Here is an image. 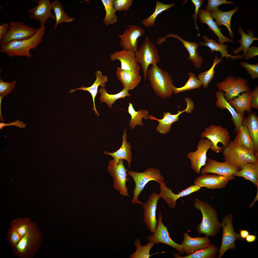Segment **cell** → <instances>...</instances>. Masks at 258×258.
<instances>
[{
  "label": "cell",
  "mask_w": 258,
  "mask_h": 258,
  "mask_svg": "<svg viewBox=\"0 0 258 258\" xmlns=\"http://www.w3.org/2000/svg\"><path fill=\"white\" fill-rule=\"evenodd\" d=\"M3 97L0 96V121L3 122L5 120L4 119L2 116L1 110V104L2 98Z\"/></svg>",
  "instance_id": "6125c7cd"
},
{
  "label": "cell",
  "mask_w": 258,
  "mask_h": 258,
  "mask_svg": "<svg viewBox=\"0 0 258 258\" xmlns=\"http://www.w3.org/2000/svg\"><path fill=\"white\" fill-rule=\"evenodd\" d=\"M223 159L240 170L250 162H258V157L243 147L231 140L227 147L222 151Z\"/></svg>",
  "instance_id": "277c9868"
},
{
  "label": "cell",
  "mask_w": 258,
  "mask_h": 258,
  "mask_svg": "<svg viewBox=\"0 0 258 258\" xmlns=\"http://www.w3.org/2000/svg\"><path fill=\"white\" fill-rule=\"evenodd\" d=\"M100 96L99 99L101 103L105 102L108 105L109 108H112V104H114L115 101L120 98H124L127 96H131L128 91L124 88L118 93L115 94H108L104 88L101 87L98 90Z\"/></svg>",
  "instance_id": "74e56055"
},
{
  "label": "cell",
  "mask_w": 258,
  "mask_h": 258,
  "mask_svg": "<svg viewBox=\"0 0 258 258\" xmlns=\"http://www.w3.org/2000/svg\"><path fill=\"white\" fill-rule=\"evenodd\" d=\"M106 11V15L103 21L106 26L117 22V16L113 6V0H101Z\"/></svg>",
  "instance_id": "ee69618b"
},
{
  "label": "cell",
  "mask_w": 258,
  "mask_h": 258,
  "mask_svg": "<svg viewBox=\"0 0 258 258\" xmlns=\"http://www.w3.org/2000/svg\"><path fill=\"white\" fill-rule=\"evenodd\" d=\"M229 180L224 177L215 174H202L194 181V184L201 188L208 189H220L225 188Z\"/></svg>",
  "instance_id": "7402d4cb"
},
{
  "label": "cell",
  "mask_w": 258,
  "mask_h": 258,
  "mask_svg": "<svg viewBox=\"0 0 258 258\" xmlns=\"http://www.w3.org/2000/svg\"><path fill=\"white\" fill-rule=\"evenodd\" d=\"M110 58L113 61L119 60L121 69L140 75V67L136 61L135 53L134 52L123 49L113 53L110 55Z\"/></svg>",
  "instance_id": "ffe728a7"
},
{
  "label": "cell",
  "mask_w": 258,
  "mask_h": 258,
  "mask_svg": "<svg viewBox=\"0 0 258 258\" xmlns=\"http://www.w3.org/2000/svg\"><path fill=\"white\" fill-rule=\"evenodd\" d=\"M194 207L201 212L202 219L200 223L198 224L196 228L197 233L209 236H215L221 227V224L218 221L216 210L207 201H203L195 198Z\"/></svg>",
  "instance_id": "6da1fadb"
},
{
  "label": "cell",
  "mask_w": 258,
  "mask_h": 258,
  "mask_svg": "<svg viewBox=\"0 0 258 258\" xmlns=\"http://www.w3.org/2000/svg\"><path fill=\"white\" fill-rule=\"evenodd\" d=\"M202 38L204 42H200L199 43V45L200 46H204L208 47L210 49L211 53L214 51L220 52L221 54V59L225 57L228 59L230 58L233 60H234L237 59H242V55H233L229 54L227 49V44H219L213 39H209L206 36H203Z\"/></svg>",
  "instance_id": "1f68e13d"
},
{
  "label": "cell",
  "mask_w": 258,
  "mask_h": 258,
  "mask_svg": "<svg viewBox=\"0 0 258 258\" xmlns=\"http://www.w3.org/2000/svg\"><path fill=\"white\" fill-rule=\"evenodd\" d=\"M236 135L233 141L255 154L254 146L246 126L242 125L238 129Z\"/></svg>",
  "instance_id": "e575fe53"
},
{
  "label": "cell",
  "mask_w": 258,
  "mask_h": 258,
  "mask_svg": "<svg viewBox=\"0 0 258 258\" xmlns=\"http://www.w3.org/2000/svg\"><path fill=\"white\" fill-rule=\"evenodd\" d=\"M239 9L238 7L237 6L233 10L227 12H223L220 9L210 12L213 18L215 19V22L218 26L224 25L227 27L229 32V36L232 39L234 35L230 27L231 20L232 15Z\"/></svg>",
  "instance_id": "836d02e7"
},
{
  "label": "cell",
  "mask_w": 258,
  "mask_h": 258,
  "mask_svg": "<svg viewBox=\"0 0 258 258\" xmlns=\"http://www.w3.org/2000/svg\"><path fill=\"white\" fill-rule=\"evenodd\" d=\"M240 64L244 67L253 79L258 78V64H251L246 62H242Z\"/></svg>",
  "instance_id": "f907efd6"
},
{
  "label": "cell",
  "mask_w": 258,
  "mask_h": 258,
  "mask_svg": "<svg viewBox=\"0 0 258 258\" xmlns=\"http://www.w3.org/2000/svg\"><path fill=\"white\" fill-rule=\"evenodd\" d=\"M37 29L18 22H11L8 32L0 41L2 47L8 43L14 40H21L29 38L36 33Z\"/></svg>",
  "instance_id": "7c38bea8"
},
{
  "label": "cell",
  "mask_w": 258,
  "mask_h": 258,
  "mask_svg": "<svg viewBox=\"0 0 258 258\" xmlns=\"http://www.w3.org/2000/svg\"><path fill=\"white\" fill-rule=\"evenodd\" d=\"M185 100L187 103L186 108L182 111L179 110L176 114H172L168 112H164L162 119H157L152 115L149 116L148 118L156 120L158 122L159 124L156 128V131L161 134H167L170 130L172 124L179 121V116L181 114L185 112L188 113L192 112L194 107V102L189 98H187Z\"/></svg>",
  "instance_id": "2e32d148"
},
{
  "label": "cell",
  "mask_w": 258,
  "mask_h": 258,
  "mask_svg": "<svg viewBox=\"0 0 258 258\" xmlns=\"http://www.w3.org/2000/svg\"><path fill=\"white\" fill-rule=\"evenodd\" d=\"M140 239L137 238L134 241V244L136 247L135 251L130 255V258H149L152 255L150 254V252L152 248L155 245L153 242H149L144 246L141 244Z\"/></svg>",
  "instance_id": "b9f144b4"
},
{
  "label": "cell",
  "mask_w": 258,
  "mask_h": 258,
  "mask_svg": "<svg viewBox=\"0 0 258 258\" xmlns=\"http://www.w3.org/2000/svg\"><path fill=\"white\" fill-rule=\"evenodd\" d=\"M224 93L223 91L220 90L216 92V106L217 107L221 109H226L230 113L235 127V132H236L239 127L242 125V122L245 117L244 114L237 113L235 109L225 99Z\"/></svg>",
  "instance_id": "cb8c5ba5"
},
{
  "label": "cell",
  "mask_w": 258,
  "mask_h": 258,
  "mask_svg": "<svg viewBox=\"0 0 258 258\" xmlns=\"http://www.w3.org/2000/svg\"><path fill=\"white\" fill-rule=\"evenodd\" d=\"M128 112L131 116V119L129 121V125L132 129L135 128L137 125L143 126L144 124L142 121L143 118L147 120L148 118V111L145 109H139L136 111L134 109L132 104L130 102L128 107Z\"/></svg>",
  "instance_id": "f35d334b"
},
{
  "label": "cell",
  "mask_w": 258,
  "mask_h": 258,
  "mask_svg": "<svg viewBox=\"0 0 258 258\" xmlns=\"http://www.w3.org/2000/svg\"><path fill=\"white\" fill-rule=\"evenodd\" d=\"M159 183L160 189L159 194V197L163 199L169 207L171 209L175 207L177 204L176 202L179 198L199 191L201 188L194 184L189 186L178 194H175L172 192L170 188L167 186L164 181H162Z\"/></svg>",
  "instance_id": "ac0fdd59"
},
{
  "label": "cell",
  "mask_w": 258,
  "mask_h": 258,
  "mask_svg": "<svg viewBox=\"0 0 258 258\" xmlns=\"http://www.w3.org/2000/svg\"><path fill=\"white\" fill-rule=\"evenodd\" d=\"M9 240L13 247H15L21 238L17 230L14 227L11 226L8 234Z\"/></svg>",
  "instance_id": "816d5d0a"
},
{
  "label": "cell",
  "mask_w": 258,
  "mask_h": 258,
  "mask_svg": "<svg viewBox=\"0 0 258 258\" xmlns=\"http://www.w3.org/2000/svg\"><path fill=\"white\" fill-rule=\"evenodd\" d=\"M36 2L38 5L27 11L30 19L38 20L40 22L41 27L44 26L48 19L50 18L55 19V16L52 13V3L49 0H33Z\"/></svg>",
  "instance_id": "44dd1931"
},
{
  "label": "cell",
  "mask_w": 258,
  "mask_h": 258,
  "mask_svg": "<svg viewBox=\"0 0 258 258\" xmlns=\"http://www.w3.org/2000/svg\"><path fill=\"white\" fill-rule=\"evenodd\" d=\"M145 32L144 30L140 25H129L122 35H118L121 39L119 42L123 49L132 51L136 52L138 50V39Z\"/></svg>",
  "instance_id": "e0dca14e"
},
{
  "label": "cell",
  "mask_w": 258,
  "mask_h": 258,
  "mask_svg": "<svg viewBox=\"0 0 258 258\" xmlns=\"http://www.w3.org/2000/svg\"><path fill=\"white\" fill-rule=\"evenodd\" d=\"M242 125L247 127L253 142L255 154L258 157V117L254 112H251L244 117Z\"/></svg>",
  "instance_id": "4dcf8cb0"
},
{
  "label": "cell",
  "mask_w": 258,
  "mask_h": 258,
  "mask_svg": "<svg viewBox=\"0 0 258 258\" xmlns=\"http://www.w3.org/2000/svg\"><path fill=\"white\" fill-rule=\"evenodd\" d=\"M252 98L251 102V108L258 109V87L256 86L252 91Z\"/></svg>",
  "instance_id": "f5cc1de1"
},
{
  "label": "cell",
  "mask_w": 258,
  "mask_h": 258,
  "mask_svg": "<svg viewBox=\"0 0 258 258\" xmlns=\"http://www.w3.org/2000/svg\"><path fill=\"white\" fill-rule=\"evenodd\" d=\"M257 238L256 236L254 235H249L246 238V240L249 243H251L254 242Z\"/></svg>",
  "instance_id": "91938a15"
},
{
  "label": "cell",
  "mask_w": 258,
  "mask_h": 258,
  "mask_svg": "<svg viewBox=\"0 0 258 258\" xmlns=\"http://www.w3.org/2000/svg\"><path fill=\"white\" fill-rule=\"evenodd\" d=\"M217 88L225 93L224 96L228 102L241 93L250 90L247 80L241 77L229 75L224 81L216 83Z\"/></svg>",
  "instance_id": "9c48e42d"
},
{
  "label": "cell",
  "mask_w": 258,
  "mask_h": 258,
  "mask_svg": "<svg viewBox=\"0 0 258 258\" xmlns=\"http://www.w3.org/2000/svg\"><path fill=\"white\" fill-rule=\"evenodd\" d=\"M51 3L52 9L54 10L56 20L54 29L61 23L71 22L75 20V18L70 17L66 14L64 11L63 5L59 1L55 0Z\"/></svg>",
  "instance_id": "60d3db41"
},
{
  "label": "cell",
  "mask_w": 258,
  "mask_h": 258,
  "mask_svg": "<svg viewBox=\"0 0 258 258\" xmlns=\"http://www.w3.org/2000/svg\"><path fill=\"white\" fill-rule=\"evenodd\" d=\"M240 170L237 167L226 161L220 162L209 159L204 167L201 169V174L210 173L221 175L229 181L236 178L234 174Z\"/></svg>",
  "instance_id": "9a60e30c"
},
{
  "label": "cell",
  "mask_w": 258,
  "mask_h": 258,
  "mask_svg": "<svg viewBox=\"0 0 258 258\" xmlns=\"http://www.w3.org/2000/svg\"><path fill=\"white\" fill-rule=\"evenodd\" d=\"M213 145L212 142L207 138L200 139L198 142L197 150L188 153L187 158L189 159L192 168L198 174L201 172L202 167L204 166L207 161V152Z\"/></svg>",
  "instance_id": "5bb4252c"
},
{
  "label": "cell",
  "mask_w": 258,
  "mask_h": 258,
  "mask_svg": "<svg viewBox=\"0 0 258 258\" xmlns=\"http://www.w3.org/2000/svg\"><path fill=\"white\" fill-rule=\"evenodd\" d=\"M168 37L177 38L181 41L188 52L189 56L188 58V60L191 61L196 68L198 69L201 68L203 62V58L197 50L199 46L198 43L196 42L187 41L181 38L177 34H169L163 38L165 39Z\"/></svg>",
  "instance_id": "83f0119b"
},
{
  "label": "cell",
  "mask_w": 258,
  "mask_h": 258,
  "mask_svg": "<svg viewBox=\"0 0 258 258\" xmlns=\"http://www.w3.org/2000/svg\"><path fill=\"white\" fill-rule=\"evenodd\" d=\"M124 159H120L119 163L116 164L113 160L109 161L107 170L113 178V187L119 192L121 195L129 197L126 182L129 179L127 178L126 172L128 169L125 168L123 164Z\"/></svg>",
  "instance_id": "8fae6325"
},
{
  "label": "cell",
  "mask_w": 258,
  "mask_h": 258,
  "mask_svg": "<svg viewBox=\"0 0 258 258\" xmlns=\"http://www.w3.org/2000/svg\"><path fill=\"white\" fill-rule=\"evenodd\" d=\"M162 218L161 213L159 212L156 228L152 235L147 237L148 240L155 244L160 243L165 244L176 249L180 254H184V252L182 246L174 241L170 237L167 228L162 222Z\"/></svg>",
  "instance_id": "4fadbf2b"
},
{
  "label": "cell",
  "mask_w": 258,
  "mask_h": 258,
  "mask_svg": "<svg viewBox=\"0 0 258 258\" xmlns=\"http://www.w3.org/2000/svg\"><path fill=\"white\" fill-rule=\"evenodd\" d=\"M191 1L195 5V8L194 10L195 13L192 16L196 22V20L198 17V12L199 8L203 4L204 0H192Z\"/></svg>",
  "instance_id": "9f6ffc18"
},
{
  "label": "cell",
  "mask_w": 258,
  "mask_h": 258,
  "mask_svg": "<svg viewBox=\"0 0 258 258\" xmlns=\"http://www.w3.org/2000/svg\"><path fill=\"white\" fill-rule=\"evenodd\" d=\"M147 75L153 91L158 96L165 98L172 95L175 87L168 72L157 64H153L148 70Z\"/></svg>",
  "instance_id": "3957f363"
},
{
  "label": "cell",
  "mask_w": 258,
  "mask_h": 258,
  "mask_svg": "<svg viewBox=\"0 0 258 258\" xmlns=\"http://www.w3.org/2000/svg\"><path fill=\"white\" fill-rule=\"evenodd\" d=\"M33 223L29 219H17L12 221L11 226L16 228L21 238L25 235Z\"/></svg>",
  "instance_id": "bcb514c9"
},
{
  "label": "cell",
  "mask_w": 258,
  "mask_h": 258,
  "mask_svg": "<svg viewBox=\"0 0 258 258\" xmlns=\"http://www.w3.org/2000/svg\"><path fill=\"white\" fill-rule=\"evenodd\" d=\"M9 26L7 23H3L0 26V41L3 36L8 32L9 29Z\"/></svg>",
  "instance_id": "6f0895ef"
},
{
  "label": "cell",
  "mask_w": 258,
  "mask_h": 258,
  "mask_svg": "<svg viewBox=\"0 0 258 258\" xmlns=\"http://www.w3.org/2000/svg\"><path fill=\"white\" fill-rule=\"evenodd\" d=\"M11 125L15 126L21 128H24L26 126V124L24 122L20 121L19 119H17L15 121L9 123H5L3 122L0 123V129L1 130L4 127Z\"/></svg>",
  "instance_id": "11a10c76"
},
{
  "label": "cell",
  "mask_w": 258,
  "mask_h": 258,
  "mask_svg": "<svg viewBox=\"0 0 258 258\" xmlns=\"http://www.w3.org/2000/svg\"><path fill=\"white\" fill-rule=\"evenodd\" d=\"M16 81L6 82L0 79V96L3 97L6 96L11 93L14 88Z\"/></svg>",
  "instance_id": "7dc6e473"
},
{
  "label": "cell",
  "mask_w": 258,
  "mask_h": 258,
  "mask_svg": "<svg viewBox=\"0 0 258 258\" xmlns=\"http://www.w3.org/2000/svg\"><path fill=\"white\" fill-rule=\"evenodd\" d=\"M183 240L180 245L184 249L186 255H190L196 251L209 247L211 241L208 236H198L193 237L190 236L187 232L183 233Z\"/></svg>",
  "instance_id": "603a6c76"
},
{
  "label": "cell",
  "mask_w": 258,
  "mask_h": 258,
  "mask_svg": "<svg viewBox=\"0 0 258 258\" xmlns=\"http://www.w3.org/2000/svg\"><path fill=\"white\" fill-rule=\"evenodd\" d=\"M201 137L210 140L213 143L210 150L217 153L225 149L231 141V137L227 129L219 125L209 126L201 133Z\"/></svg>",
  "instance_id": "ba28073f"
},
{
  "label": "cell",
  "mask_w": 258,
  "mask_h": 258,
  "mask_svg": "<svg viewBox=\"0 0 258 258\" xmlns=\"http://www.w3.org/2000/svg\"><path fill=\"white\" fill-rule=\"evenodd\" d=\"M189 79L185 85L182 87H175L173 92L175 94L195 89H199L202 85L200 81L196 77L194 74L192 72L188 73Z\"/></svg>",
  "instance_id": "f6af8a7d"
},
{
  "label": "cell",
  "mask_w": 258,
  "mask_h": 258,
  "mask_svg": "<svg viewBox=\"0 0 258 258\" xmlns=\"http://www.w3.org/2000/svg\"><path fill=\"white\" fill-rule=\"evenodd\" d=\"M218 251V247L211 244L208 247L196 251L189 255L182 256L179 253H174L173 255L176 258H215Z\"/></svg>",
  "instance_id": "8d00e7d4"
},
{
  "label": "cell",
  "mask_w": 258,
  "mask_h": 258,
  "mask_svg": "<svg viewBox=\"0 0 258 258\" xmlns=\"http://www.w3.org/2000/svg\"><path fill=\"white\" fill-rule=\"evenodd\" d=\"M136 62L140 64L143 72L144 80L147 78V71L150 64H157L161 61L158 51L155 44L150 40L147 35L145 36L144 41L135 53Z\"/></svg>",
  "instance_id": "5b68a950"
},
{
  "label": "cell",
  "mask_w": 258,
  "mask_h": 258,
  "mask_svg": "<svg viewBox=\"0 0 258 258\" xmlns=\"http://www.w3.org/2000/svg\"><path fill=\"white\" fill-rule=\"evenodd\" d=\"M128 175L133 178L135 186L133 191V197L131 203H138L142 206L143 203L138 199V197L145 187L149 181H154L158 183L163 181V178L160 170L153 168H147L142 172H138L128 170Z\"/></svg>",
  "instance_id": "8992f818"
},
{
  "label": "cell",
  "mask_w": 258,
  "mask_h": 258,
  "mask_svg": "<svg viewBox=\"0 0 258 258\" xmlns=\"http://www.w3.org/2000/svg\"><path fill=\"white\" fill-rule=\"evenodd\" d=\"M45 28V26L38 28L35 34L29 38L14 40L8 43L1 47L0 52L6 54L10 57L14 56L31 57L30 50L36 48L42 42Z\"/></svg>",
  "instance_id": "7a4b0ae2"
},
{
  "label": "cell",
  "mask_w": 258,
  "mask_h": 258,
  "mask_svg": "<svg viewBox=\"0 0 258 258\" xmlns=\"http://www.w3.org/2000/svg\"><path fill=\"white\" fill-rule=\"evenodd\" d=\"M225 4H234L232 2L225 0H209L207 5L205 7V10L210 12L215 11L218 10L219 6Z\"/></svg>",
  "instance_id": "681fc988"
},
{
  "label": "cell",
  "mask_w": 258,
  "mask_h": 258,
  "mask_svg": "<svg viewBox=\"0 0 258 258\" xmlns=\"http://www.w3.org/2000/svg\"><path fill=\"white\" fill-rule=\"evenodd\" d=\"M252 30V29L248 30L247 32L248 34H246L241 26L239 27L238 32L241 35V38L238 41L240 46L238 48L233 50V54H236L242 51L243 53L242 56V58L244 57L253 42L255 40H258V38L254 37Z\"/></svg>",
  "instance_id": "d590c367"
},
{
  "label": "cell",
  "mask_w": 258,
  "mask_h": 258,
  "mask_svg": "<svg viewBox=\"0 0 258 258\" xmlns=\"http://www.w3.org/2000/svg\"><path fill=\"white\" fill-rule=\"evenodd\" d=\"M258 55V48L256 46L250 47L244 57L247 60L254 58Z\"/></svg>",
  "instance_id": "db71d44e"
},
{
  "label": "cell",
  "mask_w": 258,
  "mask_h": 258,
  "mask_svg": "<svg viewBox=\"0 0 258 258\" xmlns=\"http://www.w3.org/2000/svg\"><path fill=\"white\" fill-rule=\"evenodd\" d=\"M95 75L96 77V79L93 85L91 86L86 87L83 85L82 87L71 90L69 91V92L71 93L78 90H82L89 92L92 96L93 101V106L92 109L93 111H95V114L99 116V114L97 111L96 108L95 99L98 93L99 87L100 86L102 88L106 87V85L105 83L108 81V79L107 75H103L102 72L99 70H97L96 71Z\"/></svg>",
  "instance_id": "d4e9b609"
},
{
  "label": "cell",
  "mask_w": 258,
  "mask_h": 258,
  "mask_svg": "<svg viewBox=\"0 0 258 258\" xmlns=\"http://www.w3.org/2000/svg\"><path fill=\"white\" fill-rule=\"evenodd\" d=\"M234 176L242 177L258 187V162L247 163L241 170L236 172Z\"/></svg>",
  "instance_id": "d6a6232c"
},
{
  "label": "cell",
  "mask_w": 258,
  "mask_h": 258,
  "mask_svg": "<svg viewBox=\"0 0 258 258\" xmlns=\"http://www.w3.org/2000/svg\"><path fill=\"white\" fill-rule=\"evenodd\" d=\"M127 136L126 131L125 129L122 136V145L120 148L113 153L104 151L103 153L105 154L108 155L113 157L116 164H117L119 163L120 159L125 160L127 162L128 167L129 168L130 167V163L132 159L131 150V147L130 143L127 142L126 140Z\"/></svg>",
  "instance_id": "4316f807"
},
{
  "label": "cell",
  "mask_w": 258,
  "mask_h": 258,
  "mask_svg": "<svg viewBox=\"0 0 258 258\" xmlns=\"http://www.w3.org/2000/svg\"><path fill=\"white\" fill-rule=\"evenodd\" d=\"M222 59L218 58L217 56H215L211 67L209 70L201 73L198 75L197 78L200 81L202 85L205 89H207L208 84L214 77L215 72V67L222 61Z\"/></svg>",
  "instance_id": "7bdbcfd3"
},
{
  "label": "cell",
  "mask_w": 258,
  "mask_h": 258,
  "mask_svg": "<svg viewBox=\"0 0 258 258\" xmlns=\"http://www.w3.org/2000/svg\"><path fill=\"white\" fill-rule=\"evenodd\" d=\"M160 199L159 194L154 192L150 195L147 201L143 204V221L151 233L155 230L157 225L156 211L158 200Z\"/></svg>",
  "instance_id": "d6986e66"
},
{
  "label": "cell",
  "mask_w": 258,
  "mask_h": 258,
  "mask_svg": "<svg viewBox=\"0 0 258 258\" xmlns=\"http://www.w3.org/2000/svg\"><path fill=\"white\" fill-rule=\"evenodd\" d=\"M116 74L117 78L121 82L123 88L128 91L133 90L136 87L142 79L140 75L122 70L118 66Z\"/></svg>",
  "instance_id": "f1b7e54d"
},
{
  "label": "cell",
  "mask_w": 258,
  "mask_h": 258,
  "mask_svg": "<svg viewBox=\"0 0 258 258\" xmlns=\"http://www.w3.org/2000/svg\"><path fill=\"white\" fill-rule=\"evenodd\" d=\"M133 0H113V6L116 11H127L132 5Z\"/></svg>",
  "instance_id": "c3c4849f"
},
{
  "label": "cell",
  "mask_w": 258,
  "mask_h": 258,
  "mask_svg": "<svg viewBox=\"0 0 258 258\" xmlns=\"http://www.w3.org/2000/svg\"><path fill=\"white\" fill-rule=\"evenodd\" d=\"M239 231L240 236L242 240L246 238L249 234V232L247 230L240 229Z\"/></svg>",
  "instance_id": "680465c9"
},
{
  "label": "cell",
  "mask_w": 258,
  "mask_h": 258,
  "mask_svg": "<svg viewBox=\"0 0 258 258\" xmlns=\"http://www.w3.org/2000/svg\"><path fill=\"white\" fill-rule=\"evenodd\" d=\"M175 5V4L174 3L165 4L158 0H157L155 11L151 15L143 20L141 22L142 24L146 27L153 26L155 24L156 18L160 14L174 6Z\"/></svg>",
  "instance_id": "ab89813d"
},
{
  "label": "cell",
  "mask_w": 258,
  "mask_h": 258,
  "mask_svg": "<svg viewBox=\"0 0 258 258\" xmlns=\"http://www.w3.org/2000/svg\"><path fill=\"white\" fill-rule=\"evenodd\" d=\"M237 97L229 102L236 112L243 114H244L245 111L248 114L251 112V102L252 96L251 91L242 92Z\"/></svg>",
  "instance_id": "f546056e"
},
{
  "label": "cell",
  "mask_w": 258,
  "mask_h": 258,
  "mask_svg": "<svg viewBox=\"0 0 258 258\" xmlns=\"http://www.w3.org/2000/svg\"><path fill=\"white\" fill-rule=\"evenodd\" d=\"M257 188V191L255 197L253 201L250 204L249 206V208L252 207L253 206L255 202L258 200V187Z\"/></svg>",
  "instance_id": "94428289"
},
{
  "label": "cell",
  "mask_w": 258,
  "mask_h": 258,
  "mask_svg": "<svg viewBox=\"0 0 258 258\" xmlns=\"http://www.w3.org/2000/svg\"><path fill=\"white\" fill-rule=\"evenodd\" d=\"M198 15L201 22L207 24L209 28L218 37V43H219L223 44L226 42L234 43L232 39L224 35L221 33V29L218 27L216 22L214 21L210 12L201 9H199Z\"/></svg>",
  "instance_id": "484cf974"
},
{
  "label": "cell",
  "mask_w": 258,
  "mask_h": 258,
  "mask_svg": "<svg viewBox=\"0 0 258 258\" xmlns=\"http://www.w3.org/2000/svg\"><path fill=\"white\" fill-rule=\"evenodd\" d=\"M39 234L38 227L33 223L25 235L14 248V253L22 258L31 257L38 251Z\"/></svg>",
  "instance_id": "52a82bcc"
},
{
  "label": "cell",
  "mask_w": 258,
  "mask_h": 258,
  "mask_svg": "<svg viewBox=\"0 0 258 258\" xmlns=\"http://www.w3.org/2000/svg\"><path fill=\"white\" fill-rule=\"evenodd\" d=\"M233 216L228 214L223 218L221 224L223 229L222 242L219 250L218 258H221L228 250L235 251L236 248L235 244L236 240H242L239 234L235 231L232 223Z\"/></svg>",
  "instance_id": "30bf717a"
}]
</instances>
